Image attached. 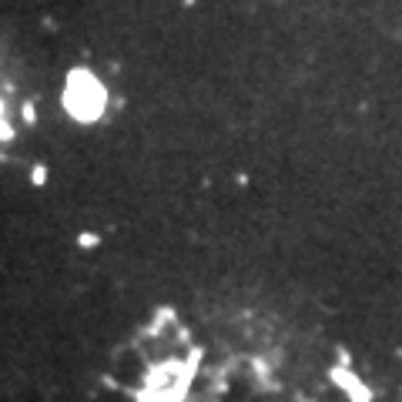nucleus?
<instances>
[{"instance_id": "f257e3e1", "label": "nucleus", "mask_w": 402, "mask_h": 402, "mask_svg": "<svg viewBox=\"0 0 402 402\" xmlns=\"http://www.w3.org/2000/svg\"><path fill=\"white\" fill-rule=\"evenodd\" d=\"M70 104L78 108L80 114H90V111H98V98H100V90H98V84L94 80H84V78H78L74 84H70Z\"/></svg>"}]
</instances>
